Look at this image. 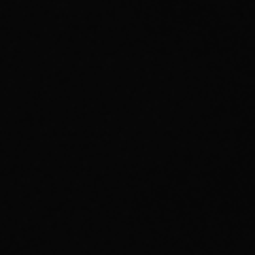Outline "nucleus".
Listing matches in <instances>:
<instances>
[]
</instances>
